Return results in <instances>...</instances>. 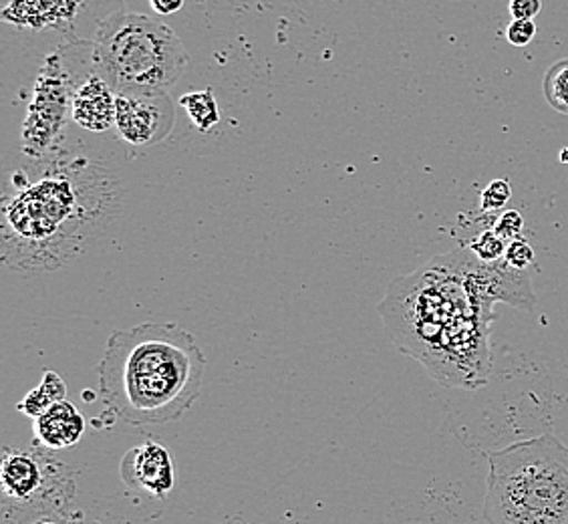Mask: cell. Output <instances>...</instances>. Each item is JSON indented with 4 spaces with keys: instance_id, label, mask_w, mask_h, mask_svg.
Wrapping results in <instances>:
<instances>
[{
    "instance_id": "obj_1",
    "label": "cell",
    "mask_w": 568,
    "mask_h": 524,
    "mask_svg": "<svg viewBox=\"0 0 568 524\" xmlns=\"http://www.w3.org/2000/svg\"><path fill=\"white\" fill-rule=\"evenodd\" d=\"M496 303L532 311L528 273L504 259L481 262L470 249H459L395 279L377 311L397 350L419 361L436 382L478 390L493 372Z\"/></svg>"
},
{
    "instance_id": "obj_2",
    "label": "cell",
    "mask_w": 568,
    "mask_h": 524,
    "mask_svg": "<svg viewBox=\"0 0 568 524\" xmlns=\"http://www.w3.org/2000/svg\"><path fill=\"white\" fill-rule=\"evenodd\" d=\"M115 178L89 155L61 150L12 174L4 194L2 261L19 273L59 269L115 204Z\"/></svg>"
},
{
    "instance_id": "obj_3",
    "label": "cell",
    "mask_w": 568,
    "mask_h": 524,
    "mask_svg": "<svg viewBox=\"0 0 568 524\" xmlns=\"http://www.w3.org/2000/svg\"><path fill=\"white\" fill-rule=\"evenodd\" d=\"M206 357L174 323H142L111 333L99 363L101 402L130 426L168 424L186 414L202 390Z\"/></svg>"
},
{
    "instance_id": "obj_4",
    "label": "cell",
    "mask_w": 568,
    "mask_h": 524,
    "mask_svg": "<svg viewBox=\"0 0 568 524\" xmlns=\"http://www.w3.org/2000/svg\"><path fill=\"white\" fill-rule=\"evenodd\" d=\"M488 478L484 521L490 524H568V446L555 434L484 452Z\"/></svg>"
},
{
    "instance_id": "obj_5",
    "label": "cell",
    "mask_w": 568,
    "mask_h": 524,
    "mask_svg": "<svg viewBox=\"0 0 568 524\" xmlns=\"http://www.w3.org/2000/svg\"><path fill=\"white\" fill-rule=\"evenodd\" d=\"M186 66L187 51L180 37L153 17L115 12L99 22L93 71L115 93L168 91Z\"/></svg>"
},
{
    "instance_id": "obj_6",
    "label": "cell",
    "mask_w": 568,
    "mask_h": 524,
    "mask_svg": "<svg viewBox=\"0 0 568 524\" xmlns=\"http://www.w3.org/2000/svg\"><path fill=\"white\" fill-rule=\"evenodd\" d=\"M2 518L14 523L63 521L75 496V478L39 442L31 449H2Z\"/></svg>"
},
{
    "instance_id": "obj_7",
    "label": "cell",
    "mask_w": 568,
    "mask_h": 524,
    "mask_svg": "<svg viewBox=\"0 0 568 524\" xmlns=\"http://www.w3.org/2000/svg\"><path fill=\"white\" fill-rule=\"evenodd\" d=\"M71 44L61 47L44 59L41 75L34 85V98L22 125V152L41 160L61 150L67 118L71 115L73 95L83 83L75 81V66H71Z\"/></svg>"
},
{
    "instance_id": "obj_8",
    "label": "cell",
    "mask_w": 568,
    "mask_h": 524,
    "mask_svg": "<svg viewBox=\"0 0 568 524\" xmlns=\"http://www.w3.org/2000/svg\"><path fill=\"white\" fill-rule=\"evenodd\" d=\"M115 95V128L123 142L148 148L164 142L174 130V103L168 91Z\"/></svg>"
},
{
    "instance_id": "obj_9",
    "label": "cell",
    "mask_w": 568,
    "mask_h": 524,
    "mask_svg": "<svg viewBox=\"0 0 568 524\" xmlns=\"http://www.w3.org/2000/svg\"><path fill=\"white\" fill-rule=\"evenodd\" d=\"M121 481L132 491H140L158 501H164L175 486L174 462L170 452L148 440L125 452L120 464Z\"/></svg>"
},
{
    "instance_id": "obj_10",
    "label": "cell",
    "mask_w": 568,
    "mask_h": 524,
    "mask_svg": "<svg viewBox=\"0 0 568 524\" xmlns=\"http://www.w3.org/2000/svg\"><path fill=\"white\" fill-rule=\"evenodd\" d=\"M115 91L99 75H91L77 88L71 108V120L89 131H108L115 125Z\"/></svg>"
},
{
    "instance_id": "obj_11",
    "label": "cell",
    "mask_w": 568,
    "mask_h": 524,
    "mask_svg": "<svg viewBox=\"0 0 568 524\" xmlns=\"http://www.w3.org/2000/svg\"><path fill=\"white\" fill-rule=\"evenodd\" d=\"M85 432V420L73 404L61 400L47 412L34 417V437L49 450H65L75 446Z\"/></svg>"
},
{
    "instance_id": "obj_12",
    "label": "cell",
    "mask_w": 568,
    "mask_h": 524,
    "mask_svg": "<svg viewBox=\"0 0 568 524\" xmlns=\"http://www.w3.org/2000/svg\"><path fill=\"white\" fill-rule=\"evenodd\" d=\"M81 4L83 0H11L2 17L19 27L44 29L71 21Z\"/></svg>"
},
{
    "instance_id": "obj_13",
    "label": "cell",
    "mask_w": 568,
    "mask_h": 524,
    "mask_svg": "<svg viewBox=\"0 0 568 524\" xmlns=\"http://www.w3.org/2000/svg\"><path fill=\"white\" fill-rule=\"evenodd\" d=\"M65 395L67 385L61 380V375H57L55 372H44L41 385L33 392L27 393V397L17 407L21 410L22 414L34 420V417H39L43 412H47L51 405L65 400Z\"/></svg>"
},
{
    "instance_id": "obj_14",
    "label": "cell",
    "mask_w": 568,
    "mask_h": 524,
    "mask_svg": "<svg viewBox=\"0 0 568 524\" xmlns=\"http://www.w3.org/2000/svg\"><path fill=\"white\" fill-rule=\"evenodd\" d=\"M178 103H180V108L186 110L190 120L196 125L197 130L210 131L214 125H219V103H216L212 89L186 93V95L180 98Z\"/></svg>"
},
{
    "instance_id": "obj_15",
    "label": "cell",
    "mask_w": 568,
    "mask_h": 524,
    "mask_svg": "<svg viewBox=\"0 0 568 524\" xmlns=\"http://www.w3.org/2000/svg\"><path fill=\"white\" fill-rule=\"evenodd\" d=\"M545 98L552 110L568 115V59L548 69L545 75Z\"/></svg>"
},
{
    "instance_id": "obj_16",
    "label": "cell",
    "mask_w": 568,
    "mask_h": 524,
    "mask_svg": "<svg viewBox=\"0 0 568 524\" xmlns=\"http://www.w3.org/2000/svg\"><path fill=\"white\" fill-rule=\"evenodd\" d=\"M470 249L481 262L503 261L506 252V241L494 229L484 230L476 239H471Z\"/></svg>"
},
{
    "instance_id": "obj_17",
    "label": "cell",
    "mask_w": 568,
    "mask_h": 524,
    "mask_svg": "<svg viewBox=\"0 0 568 524\" xmlns=\"http://www.w3.org/2000/svg\"><path fill=\"white\" fill-rule=\"evenodd\" d=\"M513 198V187L508 180H493L488 187L481 190V212H498L503 210Z\"/></svg>"
},
{
    "instance_id": "obj_18",
    "label": "cell",
    "mask_w": 568,
    "mask_h": 524,
    "mask_svg": "<svg viewBox=\"0 0 568 524\" xmlns=\"http://www.w3.org/2000/svg\"><path fill=\"white\" fill-rule=\"evenodd\" d=\"M504 261L508 262L514 269H518V271H526L528 266L535 264V249L523 236L514 239V241L506 244Z\"/></svg>"
},
{
    "instance_id": "obj_19",
    "label": "cell",
    "mask_w": 568,
    "mask_h": 524,
    "mask_svg": "<svg viewBox=\"0 0 568 524\" xmlns=\"http://www.w3.org/2000/svg\"><path fill=\"white\" fill-rule=\"evenodd\" d=\"M493 229L503 236L504 241L510 242L523 236L525 230V216L518 210H506L500 216L494 220Z\"/></svg>"
},
{
    "instance_id": "obj_20",
    "label": "cell",
    "mask_w": 568,
    "mask_h": 524,
    "mask_svg": "<svg viewBox=\"0 0 568 524\" xmlns=\"http://www.w3.org/2000/svg\"><path fill=\"white\" fill-rule=\"evenodd\" d=\"M536 34L535 21H526V19H513V22L508 24V43L514 47H526V44L532 43Z\"/></svg>"
},
{
    "instance_id": "obj_21",
    "label": "cell",
    "mask_w": 568,
    "mask_h": 524,
    "mask_svg": "<svg viewBox=\"0 0 568 524\" xmlns=\"http://www.w3.org/2000/svg\"><path fill=\"white\" fill-rule=\"evenodd\" d=\"M510 14L513 19L532 21L542 11V0H510Z\"/></svg>"
},
{
    "instance_id": "obj_22",
    "label": "cell",
    "mask_w": 568,
    "mask_h": 524,
    "mask_svg": "<svg viewBox=\"0 0 568 524\" xmlns=\"http://www.w3.org/2000/svg\"><path fill=\"white\" fill-rule=\"evenodd\" d=\"M153 11L158 14H174V12L182 11L184 9V0H150Z\"/></svg>"
},
{
    "instance_id": "obj_23",
    "label": "cell",
    "mask_w": 568,
    "mask_h": 524,
    "mask_svg": "<svg viewBox=\"0 0 568 524\" xmlns=\"http://www.w3.org/2000/svg\"><path fill=\"white\" fill-rule=\"evenodd\" d=\"M560 162H562V164H568V148H562V152H560Z\"/></svg>"
}]
</instances>
